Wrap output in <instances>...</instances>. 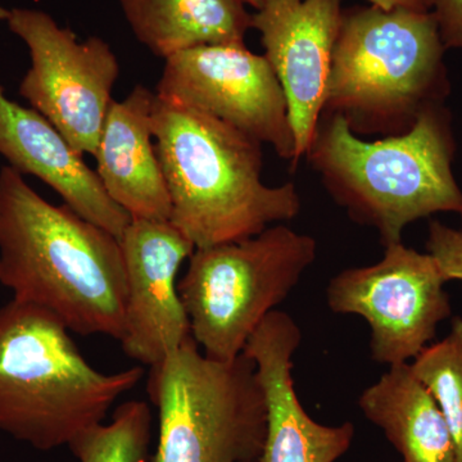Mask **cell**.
<instances>
[{
    "label": "cell",
    "instance_id": "6da1fadb",
    "mask_svg": "<svg viewBox=\"0 0 462 462\" xmlns=\"http://www.w3.org/2000/svg\"><path fill=\"white\" fill-rule=\"evenodd\" d=\"M0 282L72 333L123 339L120 239L65 203L51 205L11 166L0 170Z\"/></svg>",
    "mask_w": 462,
    "mask_h": 462
},
{
    "label": "cell",
    "instance_id": "7a4b0ae2",
    "mask_svg": "<svg viewBox=\"0 0 462 462\" xmlns=\"http://www.w3.org/2000/svg\"><path fill=\"white\" fill-rule=\"evenodd\" d=\"M152 134L171 202L169 221L194 247L248 239L300 215L296 185L264 184L263 144L236 127L156 96Z\"/></svg>",
    "mask_w": 462,
    "mask_h": 462
},
{
    "label": "cell",
    "instance_id": "3957f363",
    "mask_svg": "<svg viewBox=\"0 0 462 462\" xmlns=\"http://www.w3.org/2000/svg\"><path fill=\"white\" fill-rule=\"evenodd\" d=\"M306 157L334 202L373 227L384 247L402 242L403 230L420 218H462L451 115L443 105L421 112L409 132L370 142L342 116L322 112Z\"/></svg>",
    "mask_w": 462,
    "mask_h": 462
},
{
    "label": "cell",
    "instance_id": "277c9868",
    "mask_svg": "<svg viewBox=\"0 0 462 462\" xmlns=\"http://www.w3.org/2000/svg\"><path fill=\"white\" fill-rule=\"evenodd\" d=\"M69 333L42 307H0V430L39 451L69 446L105 421L144 375L141 366L99 372Z\"/></svg>",
    "mask_w": 462,
    "mask_h": 462
},
{
    "label": "cell",
    "instance_id": "5b68a950",
    "mask_svg": "<svg viewBox=\"0 0 462 462\" xmlns=\"http://www.w3.org/2000/svg\"><path fill=\"white\" fill-rule=\"evenodd\" d=\"M445 53L430 11L343 12L324 112L342 116L357 135L407 133L448 96Z\"/></svg>",
    "mask_w": 462,
    "mask_h": 462
},
{
    "label": "cell",
    "instance_id": "8992f818",
    "mask_svg": "<svg viewBox=\"0 0 462 462\" xmlns=\"http://www.w3.org/2000/svg\"><path fill=\"white\" fill-rule=\"evenodd\" d=\"M148 394L158 410L152 462H256L267 409L254 361L207 357L193 338L151 366Z\"/></svg>",
    "mask_w": 462,
    "mask_h": 462
},
{
    "label": "cell",
    "instance_id": "52a82bcc",
    "mask_svg": "<svg viewBox=\"0 0 462 462\" xmlns=\"http://www.w3.org/2000/svg\"><path fill=\"white\" fill-rule=\"evenodd\" d=\"M316 257V240L284 224L239 242L194 249L178 288L200 351L218 361L242 355Z\"/></svg>",
    "mask_w": 462,
    "mask_h": 462
},
{
    "label": "cell",
    "instance_id": "ba28073f",
    "mask_svg": "<svg viewBox=\"0 0 462 462\" xmlns=\"http://www.w3.org/2000/svg\"><path fill=\"white\" fill-rule=\"evenodd\" d=\"M7 23L32 58L18 93L79 153L94 156L120 75L115 51L97 36L79 42L71 29L38 9H11Z\"/></svg>",
    "mask_w": 462,
    "mask_h": 462
},
{
    "label": "cell",
    "instance_id": "9c48e42d",
    "mask_svg": "<svg viewBox=\"0 0 462 462\" xmlns=\"http://www.w3.org/2000/svg\"><path fill=\"white\" fill-rule=\"evenodd\" d=\"M446 282L430 254L392 243L379 263L331 278L327 303L336 314L363 318L373 360L394 366L415 360L434 342L440 322L451 318Z\"/></svg>",
    "mask_w": 462,
    "mask_h": 462
},
{
    "label": "cell",
    "instance_id": "30bf717a",
    "mask_svg": "<svg viewBox=\"0 0 462 462\" xmlns=\"http://www.w3.org/2000/svg\"><path fill=\"white\" fill-rule=\"evenodd\" d=\"M154 91L272 145L294 167L296 142L288 102L266 57L245 44H207L167 57Z\"/></svg>",
    "mask_w": 462,
    "mask_h": 462
},
{
    "label": "cell",
    "instance_id": "8fae6325",
    "mask_svg": "<svg viewBox=\"0 0 462 462\" xmlns=\"http://www.w3.org/2000/svg\"><path fill=\"white\" fill-rule=\"evenodd\" d=\"M120 245L127 285L120 343L130 358L153 366L191 338L178 275L196 247L169 220L145 218H132Z\"/></svg>",
    "mask_w": 462,
    "mask_h": 462
},
{
    "label": "cell",
    "instance_id": "7c38bea8",
    "mask_svg": "<svg viewBox=\"0 0 462 462\" xmlns=\"http://www.w3.org/2000/svg\"><path fill=\"white\" fill-rule=\"evenodd\" d=\"M340 0H263L252 14L266 60L288 102L296 169L306 156L327 99L334 47L342 23Z\"/></svg>",
    "mask_w": 462,
    "mask_h": 462
},
{
    "label": "cell",
    "instance_id": "4fadbf2b",
    "mask_svg": "<svg viewBox=\"0 0 462 462\" xmlns=\"http://www.w3.org/2000/svg\"><path fill=\"white\" fill-rule=\"evenodd\" d=\"M302 331L275 310L252 334L243 354L254 361L267 409L260 462H336L351 448L355 425H324L303 409L293 382V356Z\"/></svg>",
    "mask_w": 462,
    "mask_h": 462
},
{
    "label": "cell",
    "instance_id": "5bb4252c",
    "mask_svg": "<svg viewBox=\"0 0 462 462\" xmlns=\"http://www.w3.org/2000/svg\"><path fill=\"white\" fill-rule=\"evenodd\" d=\"M0 154L21 175L35 176L85 220L120 239L132 216L108 196L97 171L44 117L8 99L0 85Z\"/></svg>",
    "mask_w": 462,
    "mask_h": 462
},
{
    "label": "cell",
    "instance_id": "9a60e30c",
    "mask_svg": "<svg viewBox=\"0 0 462 462\" xmlns=\"http://www.w3.org/2000/svg\"><path fill=\"white\" fill-rule=\"evenodd\" d=\"M156 93L136 85L114 100L97 149V175L108 196L132 218L169 220V190L152 134Z\"/></svg>",
    "mask_w": 462,
    "mask_h": 462
},
{
    "label": "cell",
    "instance_id": "2e32d148",
    "mask_svg": "<svg viewBox=\"0 0 462 462\" xmlns=\"http://www.w3.org/2000/svg\"><path fill=\"white\" fill-rule=\"evenodd\" d=\"M358 407L383 430L403 462H456L445 416L411 365L389 366L361 393Z\"/></svg>",
    "mask_w": 462,
    "mask_h": 462
},
{
    "label": "cell",
    "instance_id": "e0dca14e",
    "mask_svg": "<svg viewBox=\"0 0 462 462\" xmlns=\"http://www.w3.org/2000/svg\"><path fill=\"white\" fill-rule=\"evenodd\" d=\"M130 29L163 58L207 44H245L252 14L242 0H120Z\"/></svg>",
    "mask_w": 462,
    "mask_h": 462
},
{
    "label": "cell",
    "instance_id": "ac0fdd59",
    "mask_svg": "<svg viewBox=\"0 0 462 462\" xmlns=\"http://www.w3.org/2000/svg\"><path fill=\"white\" fill-rule=\"evenodd\" d=\"M152 412L144 401H127L109 424L100 422L69 443L79 462H148Z\"/></svg>",
    "mask_w": 462,
    "mask_h": 462
},
{
    "label": "cell",
    "instance_id": "d6986e66",
    "mask_svg": "<svg viewBox=\"0 0 462 462\" xmlns=\"http://www.w3.org/2000/svg\"><path fill=\"white\" fill-rule=\"evenodd\" d=\"M411 369L436 398L454 439L456 462H462V318H454L445 338L430 343Z\"/></svg>",
    "mask_w": 462,
    "mask_h": 462
},
{
    "label": "cell",
    "instance_id": "ffe728a7",
    "mask_svg": "<svg viewBox=\"0 0 462 462\" xmlns=\"http://www.w3.org/2000/svg\"><path fill=\"white\" fill-rule=\"evenodd\" d=\"M427 249L437 261L447 282H462V230L438 220L430 221Z\"/></svg>",
    "mask_w": 462,
    "mask_h": 462
},
{
    "label": "cell",
    "instance_id": "44dd1931",
    "mask_svg": "<svg viewBox=\"0 0 462 462\" xmlns=\"http://www.w3.org/2000/svg\"><path fill=\"white\" fill-rule=\"evenodd\" d=\"M430 5L446 51H462V0H430Z\"/></svg>",
    "mask_w": 462,
    "mask_h": 462
},
{
    "label": "cell",
    "instance_id": "7402d4cb",
    "mask_svg": "<svg viewBox=\"0 0 462 462\" xmlns=\"http://www.w3.org/2000/svg\"><path fill=\"white\" fill-rule=\"evenodd\" d=\"M372 5L383 9L407 8L430 11V0H367Z\"/></svg>",
    "mask_w": 462,
    "mask_h": 462
},
{
    "label": "cell",
    "instance_id": "603a6c76",
    "mask_svg": "<svg viewBox=\"0 0 462 462\" xmlns=\"http://www.w3.org/2000/svg\"><path fill=\"white\" fill-rule=\"evenodd\" d=\"M245 5H249V7L256 9H260L261 5H263V0H242Z\"/></svg>",
    "mask_w": 462,
    "mask_h": 462
},
{
    "label": "cell",
    "instance_id": "cb8c5ba5",
    "mask_svg": "<svg viewBox=\"0 0 462 462\" xmlns=\"http://www.w3.org/2000/svg\"><path fill=\"white\" fill-rule=\"evenodd\" d=\"M9 14H11V11H8V9L0 7V21H7L9 17Z\"/></svg>",
    "mask_w": 462,
    "mask_h": 462
},
{
    "label": "cell",
    "instance_id": "d4e9b609",
    "mask_svg": "<svg viewBox=\"0 0 462 462\" xmlns=\"http://www.w3.org/2000/svg\"><path fill=\"white\" fill-rule=\"evenodd\" d=\"M256 462H260V461H256Z\"/></svg>",
    "mask_w": 462,
    "mask_h": 462
}]
</instances>
